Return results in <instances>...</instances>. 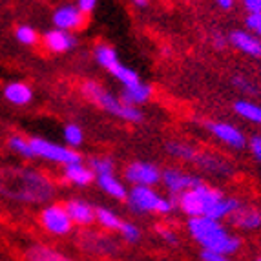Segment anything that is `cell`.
Instances as JSON below:
<instances>
[{"mask_svg":"<svg viewBox=\"0 0 261 261\" xmlns=\"http://www.w3.org/2000/svg\"><path fill=\"white\" fill-rule=\"evenodd\" d=\"M128 206L137 214H146V212H155L166 216L175 208V201L168 199V197L159 196L153 188L150 187H132L128 192Z\"/></svg>","mask_w":261,"mask_h":261,"instance_id":"obj_5","label":"cell"},{"mask_svg":"<svg viewBox=\"0 0 261 261\" xmlns=\"http://www.w3.org/2000/svg\"><path fill=\"white\" fill-rule=\"evenodd\" d=\"M28 261H71V259L66 257L64 254L53 250V248L35 245V247H31L28 250Z\"/></svg>","mask_w":261,"mask_h":261,"instance_id":"obj_21","label":"cell"},{"mask_svg":"<svg viewBox=\"0 0 261 261\" xmlns=\"http://www.w3.org/2000/svg\"><path fill=\"white\" fill-rule=\"evenodd\" d=\"M124 177L130 181L134 187H150L157 185L161 181V170L157 168L152 163L144 161H135L126 166L124 170Z\"/></svg>","mask_w":261,"mask_h":261,"instance_id":"obj_8","label":"cell"},{"mask_svg":"<svg viewBox=\"0 0 261 261\" xmlns=\"http://www.w3.org/2000/svg\"><path fill=\"white\" fill-rule=\"evenodd\" d=\"M234 112L238 113L240 117H243V119H247V121L261 126V106L256 105V102H250V100H245V99L236 100Z\"/></svg>","mask_w":261,"mask_h":261,"instance_id":"obj_20","label":"cell"},{"mask_svg":"<svg viewBox=\"0 0 261 261\" xmlns=\"http://www.w3.org/2000/svg\"><path fill=\"white\" fill-rule=\"evenodd\" d=\"M53 24L57 26V30L71 33V31L84 28V24H86V15L81 13L77 6H73V4L61 6V8H57L55 13H53Z\"/></svg>","mask_w":261,"mask_h":261,"instance_id":"obj_11","label":"cell"},{"mask_svg":"<svg viewBox=\"0 0 261 261\" xmlns=\"http://www.w3.org/2000/svg\"><path fill=\"white\" fill-rule=\"evenodd\" d=\"M228 42L234 44V48L243 51L248 57H261V40L254 37L252 33L243 30H236L228 37Z\"/></svg>","mask_w":261,"mask_h":261,"instance_id":"obj_13","label":"cell"},{"mask_svg":"<svg viewBox=\"0 0 261 261\" xmlns=\"http://www.w3.org/2000/svg\"><path fill=\"white\" fill-rule=\"evenodd\" d=\"M64 141L68 143V148H75V146H79V144H83V141H84L83 128L79 126V124H66Z\"/></svg>","mask_w":261,"mask_h":261,"instance_id":"obj_28","label":"cell"},{"mask_svg":"<svg viewBox=\"0 0 261 261\" xmlns=\"http://www.w3.org/2000/svg\"><path fill=\"white\" fill-rule=\"evenodd\" d=\"M221 197H223V194L218 188H214L201 181L197 187L190 188V190L183 192L181 196H177L175 205L181 208V212L187 214L188 219L201 218V216H205Z\"/></svg>","mask_w":261,"mask_h":261,"instance_id":"obj_4","label":"cell"},{"mask_svg":"<svg viewBox=\"0 0 261 261\" xmlns=\"http://www.w3.org/2000/svg\"><path fill=\"white\" fill-rule=\"evenodd\" d=\"M15 37L20 44L24 46H33V44L39 40V35H37V31L33 26H28V24H22L15 30Z\"/></svg>","mask_w":261,"mask_h":261,"instance_id":"obj_29","label":"cell"},{"mask_svg":"<svg viewBox=\"0 0 261 261\" xmlns=\"http://www.w3.org/2000/svg\"><path fill=\"white\" fill-rule=\"evenodd\" d=\"M216 6H218V8H221V9H232V8H234V2H232V0H218V2H216Z\"/></svg>","mask_w":261,"mask_h":261,"instance_id":"obj_38","label":"cell"},{"mask_svg":"<svg viewBox=\"0 0 261 261\" xmlns=\"http://www.w3.org/2000/svg\"><path fill=\"white\" fill-rule=\"evenodd\" d=\"M161 181L166 187V190L174 196H181L183 192L190 190V188L197 187L201 183V179L197 175L185 174L183 170L177 168H166L161 172Z\"/></svg>","mask_w":261,"mask_h":261,"instance_id":"obj_9","label":"cell"},{"mask_svg":"<svg viewBox=\"0 0 261 261\" xmlns=\"http://www.w3.org/2000/svg\"><path fill=\"white\" fill-rule=\"evenodd\" d=\"M110 73L117 79L119 83H121L124 88H132V86H135L137 83H141V79H139V75H137V71H134L132 68H128V66L121 64V62H119L117 66H113L112 70H110Z\"/></svg>","mask_w":261,"mask_h":261,"instance_id":"obj_24","label":"cell"},{"mask_svg":"<svg viewBox=\"0 0 261 261\" xmlns=\"http://www.w3.org/2000/svg\"><path fill=\"white\" fill-rule=\"evenodd\" d=\"M248 144H250V152H252L254 157L261 163V135H254Z\"/></svg>","mask_w":261,"mask_h":261,"instance_id":"obj_36","label":"cell"},{"mask_svg":"<svg viewBox=\"0 0 261 261\" xmlns=\"http://www.w3.org/2000/svg\"><path fill=\"white\" fill-rule=\"evenodd\" d=\"M75 6L79 8V11H81V13H84L88 17V15L92 13L93 9L97 8V0H79Z\"/></svg>","mask_w":261,"mask_h":261,"instance_id":"obj_35","label":"cell"},{"mask_svg":"<svg viewBox=\"0 0 261 261\" xmlns=\"http://www.w3.org/2000/svg\"><path fill=\"white\" fill-rule=\"evenodd\" d=\"M40 225L53 236H66L73 228V221L62 205H49L40 212Z\"/></svg>","mask_w":261,"mask_h":261,"instance_id":"obj_7","label":"cell"},{"mask_svg":"<svg viewBox=\"0 0 261 261\" xmlns=\"http://www.w3.org/2000/svg\"><path fill=\"white\" fill-rule=\"evenodd\" d=\"M83 93L88 100H92L93 105H97L100 110L112 113V115L122 119V121H126V122L143 121V113H141L139 108L124 105L121 100V97L110 93L108 90H105V88L99 86V84L93 83V81H88V83L83 84Z\"/></svg>","mask_w":261,"mask_h":261,"instance_id":"obj_3","label":"cell"},{"mask_svg":"<svg viewBox=\"0 0 261 261\" xmlns=\"http://www.w3.org/2000/svg\"><path fill=\"white\" fill-rule=\"evenodd\" d=\"M95 59L102 68L106 70H112L113 66L119 64V57H117V51L108 46V44H97L95 46Z\"/></svg>","mask_w":261,"mask_h":261,"instance_id":"obj_23","label":"cell"},{"mask_svg":"<svg viewBox=\"0 0 261 261\" xmlns=\"http://www.w3.org/2000/svg\"><path fill=\"white\" fill-rule=\"evenodd\" d=\"M243 6H245V9L248 11V15L261 13V0H245Z\"/></svg>","mask_w":261,"mask_h":261,"instance_id":"obj_37","label":"cell"},{"mask_svg":"<svg viewBox=\"0 0 261 261\" xmlns=\"http://www.w3.org/2000/svg\"><path fill=\"white\" fill-rule=\"evenodd\" d=\"M30 144H31L33 157H39V159H44V161L57 163V165H64V166L75 165V163H83L81 153L75 152L73 148L62 146V144L40 139V137H33V139H30Z\"/></svg>","mask_w":261,"mask_h":261,"instance_id":"obj_6","label":"cell"},{"mask_svg":"<svg viewBox=\"0 0 261 261\" xmlns=\"http://www.w3.org/2000/svg\"><path fill=\"white\" fill-rule=\"evenodd\" d=\"M201 261H230L228 256H223V254L212 252V250H201Z\"/></svg>","mask_w":261,"mask_h":261,"instance_id":"obj_34","label":"cell"},{"mask_svg":"<svg viewBox=\"0 0 261 261\" xmlns=\"http://www.w3.org/2000/svg\"><path fill=\"white\" fill-rule=\"evenodd\" d=\"M152 93H153V88L150 86V84L141 81V83H137L135 86L124 88L121 93V100L124 102V105H130V106H135V108H137L139 105L148 102Z\"/></svg>","mask_w":261,"mask_h":261,"instance_id":"obj_17","label":"cell"},{"mask_svg":"<svg viewBox=\"0 0 261 261\" xmlns=\"http://www.w3.org/2000/svg\"><path fill=\"white\" fill-rule=\"evenodd\" d=\"M113 161L110 157H92L90 159V170L97 175H110L113 174Z\"/></svg>","mask_w":261,"mask_h":261,"instance_id":"obj_27","label":"cell"},{"mask_svg":"<svg viewBox=\"0 0 261 261\" xmlns=\"http://www.w3.org/2000/svg\"><path fill=\"white\" fill-rule=\"evenodd\" d=\"M84 248L90 250V252H97V254H108L112 248H115V243L108 238H102L100 234H90L86 236V243Z\"/></svg>","mask_w":261,"mask_h":261,"instance_id":"obj_25","label":"cell"},{"mask_svg":"<svg viewBox=\"0 0 261 261\" xmlns=\"http://www.w3.org/2000/svg\"><path fill=\"white\" fill-rule=\"evenodd\" d=\"M66 212L75 225L88 226L95 221V208H93L88 201L83 199H68L64 205Z\"/></svg>","mask_w":261,"mask_h":261,"instance_id":"obj_12","label":"cell"},{"mask_svg":"<svg viewBox=\"0 0 261 261\" xmlns=\"http://www.w3.org/2000/svg\"><path fill=\"white\" fill-rule=\"evenodd\" d=\"M214 44H216L218 48H225V46H226L225 37H223V35H218V33H216V35H214Z\"/></svg>","mask_w":261,"mask_h":261,"instance_id":"obj_39","label":"cell"},{"mask_svg":"<svg viewBox=\"0 0 261 261\" xmlns=\"http://www.w3.org/2000/svg\"><path fill=\"white\" fill-rule=\"evenodd\" d=\"M8 146L11 152L18 153L20 157H26V159H33V152H31V144L30 139L22 137V135H11L8 139Z\"/></svg>","mask_w":261,"mask_h":261,"instance_id":"obj_26","label":"cell"},{"mask_svg":"<svg viewBox=\"0 0 261 261\" xmlns=\"http://www.w3.org/2000/svg\"><path fill=\"white\" fill-rule=\"evenodd\" d=\"M0 194L20 203H42L53 196V185L46 175L28 168L0 170Z\"/></svg>","mask_w":261,"mask_h":261,"instance_id":"obj_1","label":"cell"},{"mask_svg":"<svg viewBox=\"0 0 261 261\" xmlns=\"http://www.w3.org/2000/svg\"><path fill=\"white\" fill-rule=\"evenodd\" d=\"M230 223L241 230H256L261 226V212L252 206H240L230 216Z\"/></svg>","mask_w":261,"mask_h":261,"instance_id":"obj_15","label":"cell"},{"mask_svg":"<svg viewBox=\"0 0 261 261\" xmlns=\"http://www.w3.org/2000/svg\"><path fill=\"white\" fill-rule=\"evenodd\" d=\"M97 185L102 192H106L108 196L115 197V199H126L128 197V190L126 187L119 181L113 174L110 175H97Z\"/></svg>","mask_w":261,"mask_h":261,"instance_id":"obj_19","label":"cell"},{"mask_svg":"<svg viewBox=\"0 0 261 261\" xmlns=\"http://www.w3.org/2000/svg\"><path fill=\"white\" fill-rule=\"evenodd\" d=\"M119 234H121L122 238H124V241H128V243H137V241L141 240L139 226L130 221H122L121 228H119Z\"/></svg>","mask_w":261,"mask_h":261,"instance_id":"obj_30","label":"cell"},{"mask_svg":"<svg viewBox=\"0 0 261 261\" xmlns=\"http://www.w3.org/2000/svg\"><path fill=\"white\" fill-rule=\"evenodd\" d=\"M232 84H234L238 90H241L245 95H257V93H259L256 84H254L252 81H248V79L241 77V75H236V77L232 79Z\"/></svg>","mask_w":261,"mask_h":261,"instance_id":"obj_31","label":"cell"},{"mask_svg":"<svg viewBox=\"0 0 261 261\" xmlns=\"http://www.w3.org/2000/svg\"><path fill=\"white\" fill-rule=\"evenodd\" d=\"M256 261H261V256H259V257H257V259H256Z\"/></svg>","mask_w":261,"mask_h":261,"instance_id":"obj_41","label":"cell"},{"mask_svg":"<svg viewBox=\"0 0 261 261\" xmlns=\"http://www.w3.org/2000/svg\"><path fill=\"white\" fill-rule=\"evenodd\" d=\"M205 128L216 139L228 144L232 148H243L245 144H247L243 132L240 128H236L234 124H228V122H221V121H208L205 122Z\"/></svg>","mask_w":261,"mask_h":261,"instance_id":"obj_10","label":"cell"},{"mask_svg":"<svg viewBox=\"0 0 261 261\" xmlns=\"http://www.w3.org/2000/svg\"><path fill=\"white\" fill-rule=\"evenodd\" d=\"M64 181L70 185H77V187H88L95 179V174H93L90 166H84L83 163H75V165H68L64 166Z\"/></svg>","mask_w":261,"mask_h":261,"instance_id":"obj_16","label":"cell"},{"mask_svg":"<svg viewBox=\"0 0 261 261\" xmlns=\"http://www.w3.org/2000/svg\"><path fill=\"white\" fill-rule=\"evenodd\" d=\"M155 230H157V234L161 236V240L165 241V243H168V245H177L179 238H177V234H175V230H172L170 226L159 225L155 228Z\"/></svg>","mask_w":261,"mask_h":261,"instance_id":"obj_33","label":"cell"},{"mask_svg":"<svg viewBox=\"0 0 261 261\" xmlns=\"http://www.w3.org/2000/svg\"><path fill=\"white\" fill-rule=\"evenodd\" d=\"M75 37L68 31H62V30H49L46 35H44V46L53 53H64V51H70L71 48H75Z\"/></svg>","mask_w":261,"mask_h":261,"instance_id":"obj_14","label":"cell"},{"mask_svg":"<svg viewBox=\"0 0 261 261\" xmlns=\"http://www.w3.org/2000/svg\"><path fill=\"white\" fill-rule=\"evenodd\" d=\"M4 97L15 106H24L33 99V92L26 83H9L4 88Z\"/></svg>","mask_w":261,"mask_h":261,"instance_id":"obj_18","label":"cell"},{"mask_svg":"<svg viewBox=\"0 0 261 261\" xmlns=\"http://www.w3.org/2000/svg\"><path fill=\"white\" fill-rule=\"evenodd\" d=\"M187 226L190 236L203 247V250H212V252L223 254V256H230V254L238 252L241 247L240 238L232 236L221 225V221H214V219L201 216V218H190Z\"/></svg>","mask_w":261,"mask_h":261,"instance_id":"obj_2","label":"cell"},{"mask_svg":"<svg viewBox=\"0 0 261 261\" xmlns=\"http://www.w3.org/2000/svg\"><path fill=\"white\" fill-rule=\"evenodd\" d=\"M245 26L248 28V31H252V35L257 37L261 40V13L247 15L245 18Z\"/></svg>","mask_w":261,"mask_h":261,"instance_id":"obj_32","label":"cell"},{"mask_svg":"<svg viewBox=\"0 0 261 261\" xmlns=\"http://www.w3.org/2000/svg\"><path fill=\"white\" fill-rule=\"evenodd\" d=\"M95 221L99 223L102 228H106V230H117V232L122 225L121 218H119L117 214L110 208H105V206L95 208Z\"/></svg>","mask_w":261,"mask_h":261,"instance_id":"obj_22","label":"cell"},{"mask_svg":"<svg viewBox=\"0 0 261 261\" xmlns=\"http://www.w3.org/2000/svg\"><path fill=\"white\" fill-rule=\"evenodd\" d=\"M134 4H135V6H139V8H148L150 2H148V0H135Z\"/></svg>","mask_w":261,"mask_h":261,"instance_id":"obj_40","label":"cell"}]
</instances>
